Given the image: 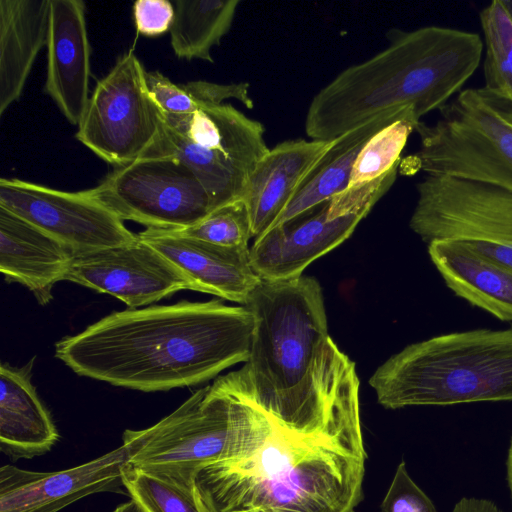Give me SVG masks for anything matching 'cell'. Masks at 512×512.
I'll return each instance as SVG.
<instances>
[{
	"label": "cell",
	"mask_w": 512,
	"mask_h": 512,
	"mask_svg": "<svg viewBox=\"0 0 512 512\" xmlns=\"http://www.w3.org/2000/svg\"><path fill=\"white\" fill-rule=\"evenodd\" d=\"M430 259L455 295L501 321L512 322V269L455 240L428 244Z\"/></svg>",
	"instance_id": "21"
},
{
	"label": "cell",
	"mask_w": 512,
	"mask_h": 512,
	"mask_svg": "<svg viewBox=\"0 0 512 512\" xmlns=\"http://www.w3.org/2000/svg\"><path fill=\"white\" fill-rule=\"evenodd\" d=\"M146 73L133 51L119 57L97 82L77 125V140L114 167L145 155L162 135L164 114Z\"/></svg>",
	"instance_id": "10"
},
{
	"label": "cell",
	"mask_w": 512,
	"mask_h": 512,
	"mask_svg": "<svg viewBox=\"0 0 512 512\" xmlns=\"http://www.w3.org/2000/svg\"><path fill=\"white\" fill-rule=\"evenodd\" d=\"M512 19V0H501Z\"/></svg>",
	"instance_id": "36"
},
{
	"label": "cell",
	"mask_w": 512,
	"mask_h": 512,
	"mask_svg": "<svg viewBox=\"0 0 512 512\" xmlns=\"http://www.w3.org/2000/svg\"><path fill=\"white\" fill-rule=\"evenodd\" d=\"M246 307L254 330L240 372L261 407L320 414L359 406L355 364L328 334L316 279H261Z\"/></svg>",
	"instance_id": "3"
},
{
	"label": "cell",
	"mask_w": 512,
	"mask_h": 512,
	"mask_svg": "<svg viewBox=\"0 0 512 512\" xmlns=\"http://www.w3.org/2000/svg\"><path fill=\"white\" fill-rule=\"evenodd\" d=\"M85 10L81 0H50L44 90L73 125L79 124L90 98Z\"/></svg>",
	"instance_id": "17"
},
{
	"label": "cell",
	"mask_w": 512,
	"mask_h": 512,
	"mask_svg": "<svg viewBox=\"0 0 512 512\" xmlns=\"http://www.w3.org/2000/svg\"><path fill=\"white\" fill-rule=\"evenodd\" d=\"M405 118L420 122L411 108L392 110L333 139L330 147L270 228L283 224L345 191L356 159L366 143L388 125Z\"/></svg>",
	"instance_id": "22"
},
{
	"label": "cell",
	"mask_w": 512,
	"mask_h": 512,
	"mask_svg": "<svg viewBox=\"0 0 512 512\" xmlns=\"http://www.w3.org/2000/svg\"><path fill=\"white\" fill-rule=\"evenodd\" d=\"M113 512H144L142 508L134 501L130 500L116 507Z\"/></svg>",
	"instance_id": "34"
},
{
	"label": "cell",
	"mask_w": 512,
	"mask_h": 512,
	"mask_svg": "<svg viewBox=\"0 0 512 512\" xmlns=\"http://www.w3.org/2000/svg\"><path fill=\"white\" fill-rule=\"evenodd\" d=\"M387 38L386 48L315 94L305 117L310 139L332 141L392 110L411 108L419 120L439 110L475 73L484 47L477 33L434 25L392 29Z\"/></svg>",
	"instance_id": "4"
},
{
	"label": "cell",
	"mask_w": 512,
	"mask_h": 512,
	"mask_svg": "<svg viewBox=\"0 0 512 512\" xmlns=\"http://www.w3.org/2000/svg\"><path fill=\"white\" fill-rule=\"evenodd\" d=\"M50 0H0V114L17 101L46 46Z\"/></svg>",
	"instance_id": "23"
},
{
	"label": "cell",
	"mask_w": 512,
	"mask_h": 512,
	"mask_svg": "<svg viewBox=\"0 0 512 512\" xmlns=\"http://www.w3.org/2000/svg\"><path fill=\"white\" fill-rule=\"evenodd\" d=\"M418 123L401 119L375 134L359 153L346 190L364 187L399 166L401 152Z\"/></svg>",
	"instance_id": "26"
},
{
	"label": "cell",
	"mask_w": 512,
	"mask_h": 512,
	"mask_svg": "<svg viewBox=\"0 0 512 512\" xmlns=\"http://www.w3.org/2000/svg\"><path fill=\"white\" fill-rule=\"evenodd\" d=\"M240 0H175L170 44L175 56L212 63L211 50L229 32Z\"/></svg>",
	"instance_id": "24"
},
{
	"label": "cell",
	"mask_w": 512,
	"mask_h": 512,
	"mask_svg": "<svg viewBox=\"0 0 512 512\" xmlns=\"http://www.w3.org/2000/svg\"><path fill=\"white\" fill-rule=\"evenodd\" d=\"M132 11L137 32L149 37L169 32L175 14L173 2L167 0H138Z\"/></svg>",
	"instance_id": "31"
},
{
	"label": "cell",
	"mask_w": 512,
	"mask_h": 512,
	"mask_svg": "<svg viewBox=\"0 0 512 512\" xmlns=\"http://www.w3.org/2000/svg\"><path fill=\"white\" fill-rule=\"evenodd\" d=\"M379 512H437L432 500L412 480L406 464L398 465Z\"/></svg>",
	"instance_id": "29"
},
{
	"label": "cell",
	"mask_w": 512,
	"mask_h": 512,
	"mask_svg": "<svg viewBox=\"0 0 512 512\" xmlns=\"http://www.w3.org/2000/svg\"><path fill=\"white\" fill-rule=\"evenodd\" d=\"M409 226L427 244L476 241L512 248V191L472 180L429 176L417 183Z\"/></svg>",
	"instance_id": "11"
},
{
	"label": "cell",
	"mask_w": 512,
	"mask_h": 512,
	"mask_svg": "<svg viewBox=\"0 0 512 512\" xmlns=\"http://www.w3.org/2000/svg\"><path fill=\"white\" fill-rule=\"evenodd\" d=\"M246 306L182 301L113 312L55 344L77 375L143 392L200 384L249 357Z\"/></svg>",
	"instance_id": "2"
},
{
	"label": "cell",
	"mask_w": 512,
	"mask_h": 512,
	"mask_svg": "<svg viewBox=\"0 0 512 512\" xmlns=\"http://www.w3.org/2000/svg\"><path fill=\"white\" fill-rule=\"evenodd\" d=\"M331 142L286 140L257 163L243 197L255 239L274 224Z\"/></svg>",
	"instance_id": "18"
},
{
	"label": "cell",
	"mask_w": 512,
	"mask_h": 512,
	"mask_svg": "<svg viewBox=\"0 0 512 512\" xmlns=\"http://www.w3.org/2000/svg\"><path fill=\"white\" fill-rule=\"evenodd\" d=\"M144 438V429L125 430L123 443L118 448L84 464L56 472L2 466L0 512H59L94 493L127 494L122 471Z\"/></svg>",
	"instance_id": "14"
},
{
	"label": "cell",
	"mask_w": 512,
	"mask_h": 512,
	"mask_svg": "<svg viewBox=\"0 0 512 512\" xmlns=\"http://www.w3.org/2000/svg\"><path fill=\"white\" fill-rule=\"evenodd\" d=\"M34 360L0 366V449L14 461L47 453L59 438L31 381Z\"/></svg>",
	"instance_id": "20"
},
{
	"label": "cell",
	"mask_w": 512,
	"mask_h": 512,
	"mask_svg": "<svg viewBox=\"0 0 512 512\" xmlns=\"http://www.w3.org/2000/svg\"><path fill=\"white\" fill-rule=\"evenodd\" d=\"M388 409L512 400V327L452 332L417 342L371 376Z\"/></svg>",
	"instance_id": "5"
},
{
	"label": "cell",
	"mask_w": 512,
	"mask_h": 512,
	"mask_svg": "<svg viewBox=\"0 0 512 512\" xmlns=\"http://www.w3.org/2000/svg\"><path fill=\"white\" fill-rule=\"evenodd\" d=\"M138 237L173 264L194 291L246 306L261 282L249 248L223 247L170 230L146 228Z\"/></svg>",
	"instance_id": "16"
},
{
	"label": "cell",
	"mask_w": 512,
	"mask_h": 512,
	"mask_svg": "<svg viewBox=\"0 0 512 512\" xmlns=\"http://www.w3.org/2000/svg\"><path fill=\"white\" fill-rule=\"evenodd\" d=\"M263 124L224 103L188 115L164 114L152 148L186 164L208 192L214 209L243 199L249 177L270 148Z\"/></svg>",
	"instance_id": "7"
},
{
	"label": "cell",
	"mask_w": 512,
	"mask_h": 512,
	"mask_svg": "<svg viewBox=\"0 0 512 512\" xmlns=\"http://www.w3.org/2000/svg\"><path fill=\"white\" fill-rule=\"evenodd\" d=\"M452 512H502L492 501L476 497H463L454 506Z\"/></svg>",
	"instance_id": "33"
},
{
	"label": "cell",
	"mask_w": 512,
	"mask_h": 512,
	"mask_svg": "<svg viewBox=\"0 0 512 512\" xmlns=\"http://www.w3.org/2000/svg\"><path fill=\"white\" fill-rule=\"evenodd\" d=\"M0 207L68 247L83 252L135 242L115 213L86 190L67 192L17 178H1Z\"/></svg>",
	"instance_id": "12"
},
{
	"label": "cell",
	"mask_w": 512,
	"mask_h": 512,
	"mask_svg": "<svg viewBox=\"0 0 512 512\" xmlns=\"http://www.w3.org/2000/svg\"><path fill=\"white\" fill-rule=\"evenodd\" d=\"M146 80L148 90L163 114L188 115L203 108L187 83L175 84L159 71L147 72Z\"/></svg>",
	"instance_id": "30"
},
{
	"label": "cell",
	"mask_w": 512,
	"mask_h": 512,
	"mask_svg": "<svg viewBox=\"0 0 512 512\" xmlns=\"http://www.w3.org/2000/svg\"><path fill=\"white\" fill-rule=\"evenodd\" d=\"M434 124L420 121L416 167L429 176L483 182L512 191V103L485 87L460 91Z\"/></svg>",
	"instance_id": "6"
},
{
	"label": "cell",
	"mask_w": 512,
	"mask_h": 512,
	"mask_svg": "<svg viewBox=\"0 0 512 512\" xmlns=\"http://www.w3.org/2000/svg\"><path fill=\"white\" fill-rule=\"evenodd\" d=\"M65 280L116 297L129 309L157 302L192 283L139 237L135 242L73 252Z\"/></svg>",
	"instance_id": "15"
},
{
	"label": "cell",
	"mask_w": 512,
	"mask_h": 512,
	"mask_svg": "<svg viewBox=\"0 0 512 512\" xmlns=\"http://www.w3.org/2000/svg\"><path fill=\"white\" fill-rule=\"evenodd\" d=\"M485 41V88L512 103V19L501 0L480 12Z\"/></svg>",
	"instance_id": "25"
},
{
	"label": "cell",
	"mask_w": 512,
	"mask_h": 512,
	"mask_svg": "<svg viewBox=\"0 0 512 512\" xmlns=\"http://www.w3.org/2000/svg\"><path fill=\"white\" fill-rule=\"evenodd\" d=\"M170 231L229 248H248V241L253 237L249 211L243 199L212 210L192 226Z\"/></svg>",
	"instance_id": "28"
},
{
	"label": "cell",
	"mask_w": 512,
	"mask_h": 512,
	"mask_svg": "<svg viewBox=\"0 0 512 512\" xmlns=\"http://www.w3.org/2000/svg\"><path fill=\"white\" fill-rule=\"evenodd\" d=\"M127 494L144 512H205L196 493L186 491L127 464L122 471Z\"/></svg>",
	"instance_id": "27"
},
{
	"label": "cell",
	"mask_w": 512,
	"mask_h": 512,
	"mask_svg": "<svg viewBox=\"0 0 512 512\" xmlns=\"http://www.w3.org/2000/svg\"><path fill=\"white\" fill-rule=\"evenodd\" d=\"M506 464H507V481H508V486H509L510 495H511V499H512V439H511L509 450H508Z\"/></svg>",
	"instance_id": "35"
},
{
	"label": "cell",
	"mask_w": 512,
	"mask_h": 512,
	"mask_svg": "<svg viewBox=\"0 0 512 512\" xmlns=\"http://www.w3.org/2000/svg\"><path fill=\"white\" fill-rule=\"evenodd\" d=\"M381 198L372 195L358 199L341 193L270 228L250 249L254 271L270 281L301 276L309 264L349 238Z\"/></svg>",
	"instance_id": "13"
},
{
	"label": "cell",
	"mask_w": 512,
	"mask_h": 512,
	"mask_svg": "<svg viewBox=\"0 0 512 512\" xmlns=\"http://www.w3.org/2000/svg\"><path fill=\"white\" fill-rule=\"evenodd\" d=\"M229 420L230 391L225 374L198 389L171 414L144 429V441L128 464L195 492L196 474L217 460L225 447Z\"/></svg>",
	"instance_id": "9"
},
{
	"label": "cell",
	"mask_w": 512,
	"mask_h": 512,
	"mask_svg": "<svg viewBox=\"0 0 512 512\" xmlns=\"http://www.w3.org/2000/svg\"><path fill=\"white\" fill-rule=\"evenodd\" d=\"M86 191L121 220L147 229H184L214 210L194 172L175 156L155 149L115 167Z\"/></svg>",
	"instance_id": "8"
},
{
	"label": "cell",
	"mask_w": 512,
	"mask_h": 512,
	"mask_svg": "<svg viewBox=\"0 0 512 512\" xmlns=\"http://www.w3.org/2000/svg\"><path fill=\"white\" fill-rule=\"evenodd\" d=\"M72 251L58 240L0 207V270L8 282L27 287L40 305L65 280Z\"/></svg>",
	"instance_id": "19"
},
{
	"label": "cell",
	"mask_w": 512,
	"mask_h": 512,
	"mask_svg": "<svg viewBox=\"0 0 512 512\" xmlns=\"http://www.w3.org/2000/svg\"><path fill=\"white\" fill-rule=\"evenodd\" d=\"M227 377V441L194 480L204 511L355 512L367 459L359 408L272 412L255 401L240 369Z\"/></svg>",
	"instance_id": "1"
},
{
	"label": "cell",
	"mask_w": 512,
	"mask_h": 512,
	"mask_svg": "<svg viewBox=\"0 0 512 512\" xmlns=\"http://www.w3.org/2000/svg\"><path fill=\"white\" fill-rule=\"evenodd\" d=\"M464 243H466L476 253L512 269V248L476 241H468Z\"/></svg>",
	"instance_id": "32"
}]
</instances>
